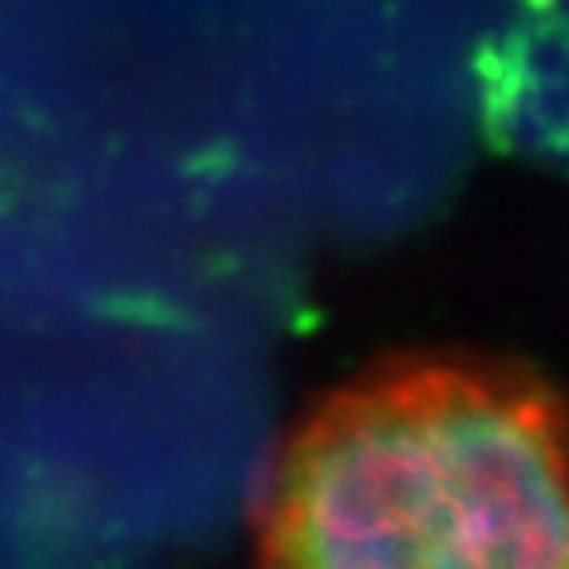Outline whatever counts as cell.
Listing matches in <instances>:
<instances>
[{
	"label": "cell",
	"mask_w": 569,
	"mask_h": 569,
	"mask_svg": "<svg viewBox=\"0 0 569 569\" xmlns=\"http://www.w3.org/2000/svg\"><path fill=\"white\" fill-rule=\"evenodd\" d=\"M253 538L273 566L569 569V408L502 360H388L293 427Z\"/></svg>",
	"instance_id": "cell-1"
}]
</instances>
